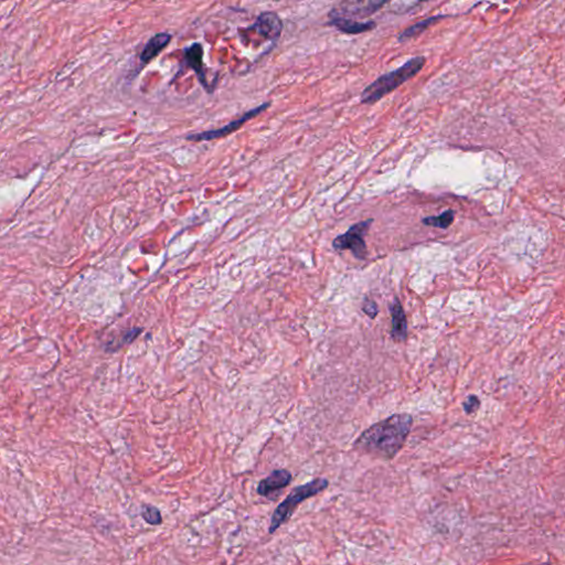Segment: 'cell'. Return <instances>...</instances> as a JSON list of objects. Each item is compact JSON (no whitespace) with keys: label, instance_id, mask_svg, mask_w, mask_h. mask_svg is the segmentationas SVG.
Listing matches in <instances>:
<instances>
[{"label":"cell","instance_id":"9","mask_svg":"<svg viewBox=\"0 0 565 565\" xmlns=\"http://www.w3.org/2000/svg\"><path fill=\"white\" fill-rule=\"evenodd\" d=\"M391 317H392L391 337L396 343H404L407 338V321L398 298H394V301L391 305Z\"/></svg>","mask_w":565,"mask_h":565},{"label":"cell","instance_id":"14","mask_svg":"<svg viewBox=\"0 0 565 565\" xmlns=\"http://www.w3.org/2000/svg\"><path fill=\"white\" fill-rule=\"evenodd\" d=\"M455 219V212L453 210H446L442 215L437 217H426L422 220V223L427 226L433 228H447L453 224Z\"/></svg>","mask_w":565,"mask_h":565},{"label":"cell","instance_id":"11","mask_svg":"<svg viewBox=\"0 0 565 565\" xmlns=\"http://www.w3.org/2000/svg\"><path fill=\"white\" fill-rule=\"evenodd\" d=\"M184 58H186V63L189 65L198 76L201 84L204 85V87H208L206 83V74L204 71V49L201 47L200 43H193L189 47H186L184 51Z\"/></svg>","mask_w":565,"mask_h":565},{"label":"cell","instance_id":"6","mask_svg":"<svg viewBox=\"0 0 565 565\" xmlns=\"http://www.w3.org/2000/svg\"><path fill=\"white\" fill-rule=\"evenodd\" d=\"M270 106V103L261 104V105L257 106L255 109H250L248 113H245L243 116L239 117L237 120L228 122V125L223 126L221 129L202 131V133H198V134L189 135V136H186V138L188 140H191V142H201V140H213L228 136V135L232 134L234 131L241 129L248 120H252L254 117H257V115L266 111Z\"/></svg>","mask_w":565,"mask_h":565},{"label":"cell","instance_id":"5","mask_svg":"<svg viewBox=\"0 0 565 565\" xmlns=\"http://www.w3.org/2000/svg\"><path fill=\"white\" fill-rule=\"evenodd\" d=\"M387 3L389 0H343L330 10L328 17L359 21L370 17Z\"/></svg>","mask_w":565,"mask_h":565},{"label":"cell","instance_id":"17","mask_svg":"<svg viewBox=\"0 0 565 565\" xmlns=\"http://www.w3.org/2000/svg\"><path fill=\"white\" fill-rule=\"evenodd\" d=\"M479 407H480V400L476 396H467V398L462 403V409L468 415L473 414L476 411H478Z\"/></svg>","mask_w":565,"mask_h":565},{"label":"cell","instance_id":"10","mask_svg":"<svg viewBox=\"0 0 565 565\" xmlns=\"http://www.w3.org/2000/svg\"><path fill=\"white\" fill-rule=\"evenodd\" d=\"M329 23L345 34H361L376 28L374 21H356L343 18H329Z\"/></svg>","mask_w":565,"mask_h":565},{"label":"cell","instance_id":"3","mask_svg":"<svg viewBox=\"0 0 565 565\" xmlns=\"http://www.w3.org/2000/svg\"><path fill=\"white\" fill-rule=\"evenodd\" d=\"M329 486V480L326 478L312 479L306 484H301L298 487L294 488L287 495L284 500L274 510L272 518H270L268 532L270 535L276 530H279L283 524L292 518V515L295 513L296 508L307 499L312 498L318 493H323Z\"/></svg>","mask_w":565,"mask_h":565},{"label":"cell","instance_id":"15","mask_svg":"<svg viewBox=\"0 0 565 565\" xmlns=\"http://www.w3.org/2000/svg\"><path fill=\"white\" fill-rule=\"evenodd\" d=\"M424 0H389V7L394 14H402L418 7Z\"/></svg>","mask_w":565,"mask_h":565},{"label":"cell","instance_id":"18","mask_svg":"<svg viewBox=\"0 0 565 565\" xmlns=\"http://www.w3.org/2000/svg\"><path fill=\"white\" fill-rule=\"evenodd\" d=\"M362 310H363L365 315L369 316L371 319H374L376 315L379 314L378 305H376L374 301H370V299H365V303H363V306H362Z\"/></svg>","mask_w":565,"mask_h":565},{"label":"cell","instance_id":"13","mask_svg":"<svg viewBox=\"0 0 565 565\" xmlns=\"http://www.w3.org/2000/svg\"><path fill=\"white\" fill-rule=\"evenodd\" d=\"M443 19V16H433V17L426 18V19L420 20L418 23H414L409 28L402 31L401 34H398V41L405 42L413 39L415 36H420L423 34L426 29H429L431 25H434L438 20Z\"/></svg>","mask_w":565,"mask_h":565},{"label":"cell","instance_id":"16","mask_svg":"<svg viewBox=\"0 0 565 565\" xmlns=\"http://www.w3.org/2000/svg\"><path fill=\"white\" fill-rule=\"evenodd\" d=\"M142 517L147 524H153V526L162 524V513L159 511L158 508L155 507V506H151V504L144 506Z\"/></svg>","mask_w":565,"mask_h":565},{"label":"cell","instance_id":"1","mask_svg":"<svg viewBox=\"0 0 565 565\" xmlns=\"http://www.w3.org/2000/svg\"><path fill=\"white\" fill-rule=\"evenodd\" d=\"M413 426L409 413L390 415L362 431L354 443V449L378 458L391 460L403 449Z\"/></svg>","mask_w":565,"mask_h":565},{"label":"cell","instance_id":"12","mask_svg":"<svg viewBox=\"0 0 565 565\" xmlns=\"http://www.w3.org/2000/svg\"><path fill=\"white\" fill-rule=\"evenodd\" d=\"M170 41H171V34H166V32L157 34L156 36H153V38L147 42V45L144 47V50L142 51L140 61H142V63H145V65L149 63L153 58H156L159 53L164 50V47L169 45Z\"/></svg>","mask_w":565,"mask_h":565},{"label":"cell","instance_id":"7","mask_svg":"<svg viewBox=\"0 0 565 565\" xmlns=\"http://www.w3.org/2000/svg\"><path fill=\"white\" fill-rule=\"evenodd\" d=\"M292 482V475L287 469H275L268 475L266 478L262 479L257 486V493L261 497L274 500V495L281 491V490L290 486Z\"/></svg>","mask_w":565,"mask_h":565},{"label":"cell","instance_id":"8","mask_svg":"<svg viewBox=\"0 0 565 565\" xmlns=\"http://www.w3.org/2000/svg\"><path fill=\"white\" fill-rule=\"evenodd\" d=\"M248 30L261 36L262 39L276 41L283 31V23L281 18L274 12H263Z\"/></svg>","mask_w":565,"mask_h":565},{"label":"cell","instance_id":"2","mask_svg":"<svg viewBox=\"0 0 565 565\" xmlns=\"http://www.w3.org/2000/svg\"><path fill=\"white\" fill-rule=\"evenodd\" d=\"M425 62L424 56H415V58L407 60L403 65L396 70L379 76L376 81H373L370 85H367L362 91L361 98H360L361 103L371 105V104L379 102L381 98H385V95L390 94L398 87L414 78L418 73L422 71Z\"/></svg>","mask_w":565,"mask_h":565},{"label":"cell","instance_id":"4","mask_svg":"<svg viewBox=\"0 0 565 565\" xmlns=\"http://www.w3.org/2000/svg\"><path fill=\"white\" fill-rule=\"evenodd\" d=\"M373 219L356 223L345 233L336 237L332 242V248L337 252L350 250L354 257L359 259H365L367 257V248L365 237L370 230Z\"/></svg>","mask_w":565,"mask_h":565}]
</instances>
